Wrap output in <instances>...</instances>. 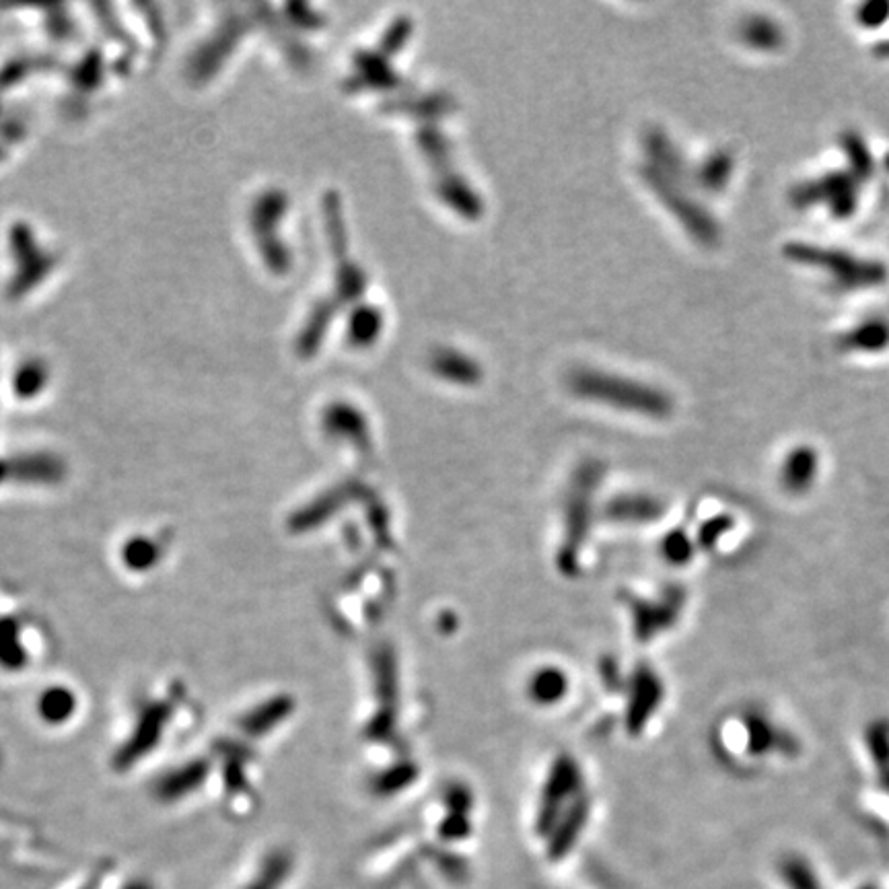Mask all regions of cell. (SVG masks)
I'll use <instances>...</instances> for the list:
<instances>
[{
	"label": "cell",
	"instance_id": "6da1fadb",
	"mask_svg": "<svg viewBox=\"0 0 889 889\" xmlns=\"http://www.w3.org/2000/svg\"><path fill=\"white\" fill-rule=\"evenodd\" d=\"M789 256L799 262H807L813 268L830 272L836 278L834 282L848 289L871 287V284H877L883 278V270L871 262H861L859 258H852L842 252L817 250L813 245H793Z\"/></svg>",
	"mask_w": 889,
	"mask_h": 889
},
{
	"label": "cell",
	"instance_id": "7a4b0ae2",
	"mask_svg": "<svg viewBox=\"0 0 889 889\" xmlns=\"http://www.w3.org/2000/svg\"><path fill=\"white\" fill-rule=\"evenodd\" d=\"M583 389L593 394L597 400L610 402L622 408H630V410H638L640 414H651V416H665L671 408L669 400L663 394H657V391L638 385V383H630V381H618V379H610V377H591L583 381Z\"/></svg>",
	"mask_w": 889,
	"mask_h": 889
},
{
	"label": "cell",
	"instance_id": "3957f363",
	"mask_svg": "<svg viewBox=\"0 0 889 889\" xmlns=\"http://www.w3.org/2000/svg\"><path fill=\"white\" fill-rule=\"evenodd\" d=\"M577 787H579V770L575 768V764L568 758L558 760L552 774H550L546 795L542 801L540 820H538L540 832L552 830L556 817H558V811H560V805L564 803V799L568 795L575 793Z\"/></svg>",
	"mask_w": 889,
	"mask_h": 889
},
{
	"label": "cell",
	"instance_id": "277c9868",
	"mask_svg": "<svg viewBox=\"0 0 889 889\" xmlns=\"http://www.w3.org/2000/svg\"><path fill=\"white\" fill-rule=\"evenodd\" d=\"M585 820H587V803L585 801L577 803L575 807H571V811L564 815V820L558 824L556 834L550 844V857L554 861L562 859L566 852L573 848L577 836L581 834V830L585 826Z\"/></svg>",
	"mask_w": 889,
	"mask_h": 889
},
{
	"label": "cell",
	"instance_id": "5b68a950",
	"mask_svg": "<svg viewBox=\"0 0 889 889\" xmlns=\"http://www.w3.org/2000/svg\"><path fill=\"white\" fill-rule=\"evenodd\" d=\"M813 472H815V455L809 449L807 451L801 449L787 459L785 474L782 476H785V482L789 488L799 490L811 482Z\"/></svg>",
	"mask_w": 889,
	"mask_h": 889
},
{
	"label": "cell",
	"instance_id": "8992f818",
	"mask_svg": "<svg viewBox=\"0 0 889 889\" xmlns=\"http://www.w3.org/2000/svg\"><path fill=\"white\" fill-rule=\"evenodd\" d=\"M564 692H566V680H564V675L556 669L540 671L536 675V680L531 682V694L538 702H546V704L556 702L564 696Z\"/></svg>",
	"mask_w": 889,
	"mask_h": 889
},
{
	"label": "cell",
	"instance_id": "52a82bcc",
	"mask_svg": "<svg viewBox=\"0 0 889 889\" xmlns=\"http://www.w3.org/2000/svg\"><path fill=\"white\" fill-rule=\"evenodd\" d=\"M889 342V328L883 322H869L865 326H861L857 332H850L846 336V344L850 348H859V350H877L883 348Z\"/></svg>",
	"mask_w": 889,
	"mask_h": 889
},
{
	"label": "cell",
	"instance_id": "ba28073f",
	"mask_svg": "<svg viewBox=\"0 0 889 889\" xmlns=\"http://www.w3.org/2000/svg\"><path fill=\"white\" fill-rule=\"evenodd\" d=\"M743 40L754 48H776L782 42V33L774 23L754 19L743 27Z\"/></svg>",
	"mask_w": 889,
	"mask_h": 889
},
{
	"label": "cell",
	"instance_id": "9c48e42d",
	"mask_svg": "<svg viewBox=\"0 0 889 889\" xmlns=\"http://www.w3.org/2000/svg\"><path fill=\"white\" fill-rule=\"evenodd\" d=\"M636 700L632 702V710H630V725L636 727L640 721H645L651 713V706L657 702V682L653 680V675H645L640 680L638 688H636Z\"/></svg>",
	"mask_w": 889,
	"mask_h": 889
},
{
	"label": "cell",
	"instance_id": "30bf717a",
	"mask_svg": "<svg viewBox=\"0 0 889 889\" xmlns=\"http://www.w3.org/2000/svg\"><path fill=\"white\" fill-rule=\"evenodd\" d=\"M289 710H291V702L280 698V700L272 702L270 706H266V710H258V713H254L252 719H250V725H247V729L254 731V733L268 731L274 721L287 717Z\"/></svg>",
	"mask_w": 889,
	"mask_h": 889
},
{
	"label": "cell",
	"instance_id": "8fae6325",
	"mask_svg": "<svg viewBox=\"0 0 889 889\" xmlns=\"http://www.w3.org/2000/svg\"><path fill=\"white\" fill-rule=\"evenodd\" d=\"M289 869H291V861L287 855L272 857L268 861L264 873L260 875V879L256 883H252L250 889H276L282 883V879L287 877Z\"/></svg>",
	"mask_w": 889,
	"mask_h": 889
},
{
	"label": "cell",
	"instance_id": "7c38bea8",
	"mask_svg": "<svg viewBox=\"0 0 889 889\" xmlns=\"http://www.w3.org/2000/svg\"><path fill=\"white\" fill-rule=\"evenodd\" d=\"M70 708H73V702H70V696L64 690H52L42 702V713L48 721H60L68 717Z\"/></svg>",
	"mask_w": 889,
	"mask_h": 889
},
{
	"label": "cell",
	"instance_id": "4fadbf2b",
	"mask_svg": "<svg viewBox=\"0 0 889 889\" xmlns=\"http://www.w3.org/2000/svg\"><path fill=\"white\" fill-rule=\"evenodd\" d=\"M155 558H157L155 546H153V542H147V540L132 542L126 550V560L132 566H149V564H153Z\"/></svg>",
	"mask_w": 889,
	"mask_h": 889
},
{
	"label": "cell",
	"instance_id": "5bb4252c",
	"mask_svg": "<svg viewBox=\"0 0 889 889\" xmlns=\"http://www.w3.org/2000/svg\"><path fill=\"white\" fill-rule=\"evenodd\" d=\"M441 832H443L447 838H461V836H466V834H468V824H466L464 817H455V820H451V822H447V824L443 826Z\"/></svg>",
	"mask_w": 889,
	"mask_h": 889
}]
</instances>
